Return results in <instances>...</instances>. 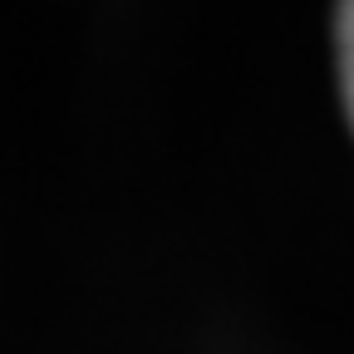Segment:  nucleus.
Listing matches in <instances>:
<instances>
[{
	"label": "nucleus",
	"mask_w": 354,
	"mask_h": 354,
	"mask_svg": "<svg viewBox=\"0 0 354 354\" xmlns=\"http://www.w3.org/2000/svg\"><path fill=\"white\" fill-rule=\"evenodd\" d=\"M335 44H339V88H344V109L354 123V0L335 10Z\"/></svg>",
	"instance_id": "f257e3e1"
}]
</instances>
